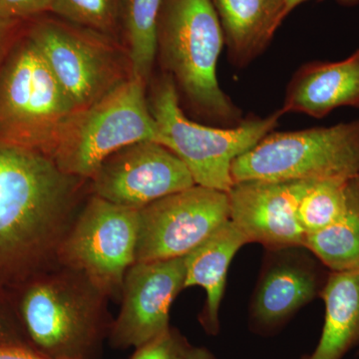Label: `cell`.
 <instances>
[{"label": "cell", "mask_w": 359, "mask_h": 359, "mask_svg": "<svg viewBox=\"0 0 359 359\" xmlns=\"http://www.w3.org/2000/svg\"><path fill=\"white\" fill-rule=\"evenodd\" d=\"M355 176L359 120L301 131H271L231 165L233 184Z\"/></svg>", "instance_id": "8992f818"}, {"label": "cell", "mask_w": 359, "mask_h": 359, "mask_svg": "<svg viewBox=\"0 0 359 359\" xmlns=\"http://www.w3.org/2000/svg\"><path fill=\"white\" fill-rule=\"evenodd\" d=\"M0 344H20L14 340L1 309H0Z\"/></svg>", "instance_id": "484cf974"}, {"label": "cell", "mask_w": 359, "mask_h": 359, "mask_svg": "<svg viewBox=\"0 0 359 359\" xmlns=\"http://www.w3.org/2000/svg\"><path fill=\"white\" fill-rule=\"evenodd\" d=\"M20 313L37 353L94 359L109 334L105 297L73 269L54 264L21 285Z\"/></svg>", "instance_id": "7a4b0ae2"}, {"label": "cell", "mask_w": 359, "mask_h": 359, "mask_svg": "<svg viewBox=\"0 0 359 359\" xmlns=\"http://www.w3.org/2000/svg\"><path fill=\"white\" fill-rule=\"evenodd\" d=\"M320 297L325 306L320 341L302 359H342L359 346V268L330 271Z\"/></svg>", "instance_id": "ac0fdd59"}, {"label": "cell", "mask_w": 359, "mask_h": 359, "mask_svg": "<svg viewBox=\"0 0 359 359\" xmlns=\"http://www.w3.org/2000/svg\"><path fill=\"white\" fill-rule=\"evenodd\" d=\"M185 359H215V358L208 349L192 346Z\"/></svg>", "instance_id": "83f0119b"}, {"label": "cell", "mask_w": 359, "mask_h": 359, "mask_svg": "<svg viewBox=\"0 0 359 359\" xmlns=\"http://www.w3.org/2000/svg\"><path fill=\"white\" fill-rule=\"evenodd\" d=\"M80 180L39 151L0 142V289L57 264Z\"/></svg>", "instance_id": "6da1fadb"}, {"label": "cell", "mask_w": 359, "mask_h": 359, "mask_svg": "<svg viewBox=\"0 0 359 359\" xmlns=\"http://www.w3.org/2000/svg\"><path fill=\"white\" fill-rule=\"evenodd\" d=\"M139 210L92 196L59 245L57 264L83 275L106 297L121 295L135 263Z\"/></svg>", "instance_id": "ba28073f"}, {"label": "cell", "mask_w": 359, "mask_h": 359, "mask_svg": "<svg viewBox=\"0 0 359 359\" xmlns=\"http://www.w3.org/2000/svg\"><path fill=\"white\" fill-rule=\"evenodd\" d=\"M125 0H53L50 14L103 35L115 36L123 30Z\"/></svg>", "instance_id": "7402d4cb"}, {"label": "cell", "mask_w": 359, "mask_h": 359, "mask_svg": "<svg viewBox=\"0 0 359 359\" xmlns=\"http://www.w3.org/2000/svg\"><path fill=\"white\" fill-rule=\"evenodd\" d=\"M74 111L27 37L0 76V142L45 154L56 130Z\"/></svg>", "instance_id": "52a82bcc"}, {"label": "cell", "mask_w": 359, "mask_h": 359, "mask_svg": "<svg viewBox=\"0 0 359 359\" xmlns=\"http://www.w3.org/2000/svg\"><path fill=\"white\" fill-rule=\"evenodd\" d=\"M269 250L250 306L252 320L263 328L278 327L320 295L330 273L304 245Z\"/></svg>", "instance_id": "5bb4252c"}, {"label": "cell", "mask_w": 359, "mask_h": 359, "mask_svg": "<svg viewBox=\"0 0 359 359\" xmlns=\"http://www.w3.org/2000/svg\"><path fill=\"white\" fill-rule=\"evenodd\" d=\"M224 45L212 0H163L157 54L167 74L198 114L223 127H233L243 120L217 76Z\"/></svg>", "instance_id": "3957f363"}, {"label": "cell", "mask_w": 359, "mask_h": 359, "mask_svg": "<svg viewBox=\"0 0 359 359\" xmlns=\"http://www.w3.org/2000/svg\"><path fill=\"white\" fill-rule=\"evenodd\" d=\"M359 176L316 180L302 199L299 221L304 233H314L334 223L346 212Z\"/></svg>", "instance_id": "44dd1931"}, {"label": "cell", "mask_w": 359, "mask_h": 359, "mask_svg": "<svg viewBox=\"0 0 359 359\" xmlns=\"http://www.w3.org/2000/svg\"><path fill=\"white\" fill-rule=\"evenodd\" d=\"M28 37L76 110L89 107L122 82L103 35L53 15L37 20Z\"/></svg>", "instance_id": "30bf717a"}, {"label": "cell", "mask_w": 359, "mask_h": 359, "mask_svg": "<svg viewBox=\"0 0 359 359\" xmlns=\"http://www.w3.org/2000/svg\"><path fill=\"white\" fill-rule=\"evenodd\" d=\"M245 244H249L248 238L229 219L185 257V289L201 287L205 292L200 323L208 334H218L219 306L226 290L229 266L238 250Z\"/></svg>", "instance_id": "e0dca14e"}, {"label": "cell", "mask_w": 359, "mask_h": 359, "mask_svg": "<svg viewBox=\"0 0 359 359\" xmlns=\"http://www.w3.org/2000/svg\"><path fill=\"white\" fill-rule=\"evenodd\" d=\"M359 108V49L337 62L302 65L290 80L280 114L323 118L339 107Z\"/></svg>", "instance_id": "9a60e30c"}, {"label": "cell", "mask_w": 359, "mask_h": 359, "mask_svg": "<svg viewBox=\"0 0 359 359\" xmlns=\"http://www.w3.org/2000/svg\"><path fill=\"white\" fill-rule=\"evenodd\" d=\"M233 65H249L287 18L285 0H212Z\"/></svg>", "instance_id": "2e32d148"}, {"label": "cell", "mask_w": 359, "mask_h": 359, "mask_svg": "<svg viewBox=\"0 0 359 359\" xmlns=\"http://www.w3.org/2000/svg\"><path fill=\"white\" fill-rule=\"evenodd\" d=\"M89 180L94 196L139 211L196 185L183 161L154 141L137 142L120 149Z\"/></svg>", "instance_id": "8fae6325"}, {"label": "cell", "mask_w": 359, "mask_h": 359, "mask_svg": "<svg viewBox=\"0 0 359 359\" xmlns=\"http://www.w3.org/2000/svg\"><path fill=\"white\" fill-rule=\"evenodd\" d=\"M185 257L132 264L123 282L121 309L111 323V346L137 348L169 330L170 309L185 289Z\"/></svg>", "instance_id": "7c38bea8"}, {"label": "cell", "mask_w": 359, "mask_h": 359, "mask_svg": "<svg viewBox=\"0 0 359 359\" xmlns=\"http://www.w3.org/2000/svg\"><path fill=\"white\" fill-rule=\"evenodd\" d=\"M145 90L144 80L131 76L89 107L74 111L56 130L45 155L63 173L90 179L120 149L141 141L161 144Z\"/></svg>", "instance_id": "277c9868"}, {"label": "cell", "mask_w": 359, "mask_h": 359, "mask_svg": "<svg viewBox=\"0 0 359 359\" xmlns=\"http://www.w3.org/2000/svg\"><path fill=\"white\" fill-rule=\"evenodd\" d=\"M191 347L178 330L170 327L159 337L137 347L130 359H185Z\"/></svg>", "instance_id": "603a6c76"}, {"label": "cell", "mask_w": 359, "mask_h": 359, "mask_svg": "<svg viewBox=\"0 0 359 359\" xmlns=\"http://www.w3.org/2000/svg\"><path fill=\"white\" fill-rule=\"evenodd\" d=\"M313 181L233 184L228 193L230 219L249 243L269 249L304 245L306 233L299 224V207Z\"/></svg>", "instance_id": "4fadbf2b"}, {"label": "cell", "mask_w": 359, "mask_h": 359, "mask_svg": "<svg viewBox=\"0 0 359 359\" xmlns=\"http://www.w3.org/2000/svg\"><path fill=\"white\" fill-rule=\"evenodd\" d=\"M309 1V0H285V11H287V16L292 11H294L297 7L301 6L302 4ZM339 4L344 6H358L359 0H337Z\"/></svg>", "instance_id": "4316f807"}, {"label": "cell", "mask_w": 359, "mask_h": 359, "mask_svg": "<svg viewBox=\"0 0 359 359\" xmlns=\"http://www.w3.org/2000/svg\"><path fill=\"white\" fill-rule=\"evenodd\" d=\"M356 359H359V353H358V358H356Z\"/></svg>", "instance_id": "f546056e"}, {"label": "cell", "mask_w": 359, "mask_h": 359, "mask_svg": "<svg viewBox=\"0 0 359 359\" xmlns=\"http://www.w3.org/2000/svg\"><path fill=\"white\" fill-rule=\"evenodd\" d=\"M0 359H48L20 344H0Z\"/></svg>", "instance_id": "d4e9b609"}, {"label": "cell", "mask_w": 359, "mask_h": 359, "mask_svg": "<svg viewBox=\"0 0 359 359\" xmlns=\"http://www.w3.org/2000/svg\"><path fill=\"white\" fill-rule=\"evenodd\" d=\"M6 29H7V28L4 27V26L0 23V41H1L2 36H4V33L6 32Z\"/></svg>", "instance_id": "f1b7e54d"}, {"label": "cell", "mask_w": 359, "mask_h": 359, "mask_svg": "<svg viewBox=\"0 0 359 359\" xmlns=\"http://www.w3.org/2000/svg\"><path fill=\"white\" fill-rule=\"evenodd\" d=\"M304 247L330 271L359 268V181L346 212L304 237Z\"/></svg>", "instance_id": "d6986e66"}, {"label": "cell", "mask_w": 359, "mask_h": 359, "mask_svg": "<svg viewBox=\"0 0 359 359\" xmlns=\"http://www.w3.org/2000/svg\"><path fill=\"white\" fill-rule=\"evenodd\" d=\"M230 219L228 193L199 185L139 211L135 263L186 257Z\"/></svg>", "instance_id": "9c48e42d"}, {"label": "cell", "mask_w": 359, "mask_h": 359, "mask_svg": "<svg viewBox=\"0 0 359 359\" xmlns=\"http://www.w3.org/2000/svg\"><path fill=\"white\" fill-rule=\"evenodd\" d=\"M161 134V144L175 153L192 175L196 185L229 193L233 186L231 165L278 125L280 111L250 118L233 127L205 126L186 117L173 79L163 75L148 100Z\"/></svg>", "instance_id": "5b68a950"}, {"label": "cell", "mask_w": 359, "mask_h": 359, "mask_svg": "<svg viewBox=\"0 0 359 359\" xmlns=\"http://www.w3.org/2000/svg\"><path fill=\"white\" fill-rule=\"evenodd\" d=\"M163 0H125L123 33L128 44L132 77L147 83L157 56L158 18Z\"/></svg>", "instance_id": "ffe728a7"}, {"label": "cell", "mask_w": 359, "mask_h": 359, "mask_svg": "<svg viewBox=\"0 0 359 359\" xmlns=\"http://www.w3.org/2000/svg\"><path fill=\"white\" fill-rule=\"evenodd\" d=\"M53 0H0V23L8 28L18 21L49 13Z\"/></svg>", "instance_id": "cb8c5ba5"}]
</instances>
